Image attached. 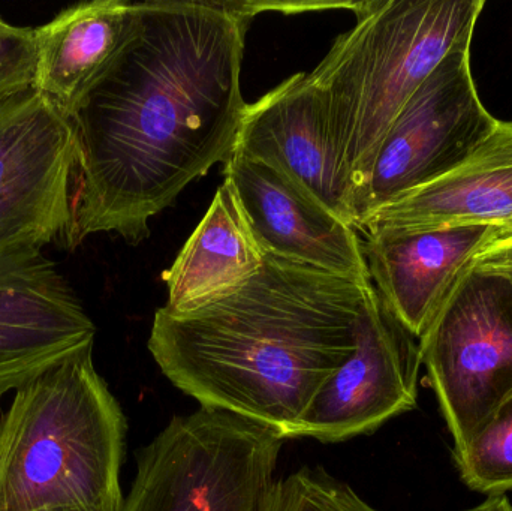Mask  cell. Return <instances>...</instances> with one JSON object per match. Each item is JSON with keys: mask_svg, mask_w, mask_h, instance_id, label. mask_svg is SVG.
Instances as JSON below:
<instances>
[{"mask_svg": "<svg viewBox=\"0 0 512 511\" xmlns=\"http://www.w3.org/2000/svg\"><path fill=\"white\" fill-rule=\"evenodd\" d=\"M248 24L233 0L132 2L122 45L68 111L77 171L65 251L101 233L140 245L153 216L233 155Z\"/></svg>", "mask_w": 512, "mask_h": 511, "instance_id": "obj_1", "label": "cell"}, {"mask_svg": "<svg viewBox=\"0 0 512 511\" xmlns=\"http://www.w3.org/2000/svg\"><path fill=\"white\" fill-rule=\"evenodd\" d=\"M372 285L265 254L237 293L188 314L159 308L147 347L162 374L201 407L291 440L316 393L354 353Z\"/></svg>", "mask_w": 512, "mask_h": 511, "instance_id": "obj_2", "label": "cell"}, {"mask_svg": "<svg viewBox=\"0 0 512 511\" xmlns=\"http://www.w3.org/2000/svg\"><path fill=\"white\" fill-rule=\"evenodd\" d=\"M484 0H370L309 72L354 203L406 102L445 56L472 44ZM355 228V227H354Z\"/></svg>", "mask_w": 512, "mask_h": 511, "instance_id": "obj_3", "label": "cell"}, {"mask_svg": "<svg viewBox=\"0 0 512 511\" xmlns=\"http://www.w3.org/2000/svg\"><path fill=\"white\" fill-rule=\"evenodd\" d=\"M126 417L93 348L15 390L0 419V511H120Z\"/></svg>", "mask_w": 512, "mask_h": 511, "instance_id": "obj_4", "label": "cell"}, {"mask_svg": "<svg viewBox=\"0 0 512 511\" xmlns=\"http://www.w3.org/2000/svg\"><path fill=\"white\" fill-rule=\"evenodd\" d=\"M285 440L215 408L176 416L138 452L120 511H265Z\"/></svg>", "mask_w": 512, "mask_h": 511, "instance_id": "obj_5", "label": "cell"}, {"mask_svg": "<svg viewBox=\"0 0 512 511\" xmlns=\"http://www.w3.org/2000/svg\"><path fill=\"white\" fill-rule=\"evenodd\" d=\"M454 449L512 396V279L469 267L418 339Z\"/></svg>", "mask_w": 512, "mask_h": 511, "instance_id": "obj_6", "label": "cell"}, {"mask_svg": "<svg viewBox=\"0 0 512 511\" xmlns=\"http://www.w3.org/2000/svg\"><path fill=\"white\" fill-rule=\"evenodd\" d=\"M472 75L471 44L451 51L418 87L376 153L354 203V227L385 204L459 167L495 131Z\"/></svg>", "mask_w": 512, "mask_h": 511, "instance_id": "obj_7", "label": "cell"}, {"mask_svg": "<svg viewBox=\"0 0 512 511\" xmlns=\"http://www.w3.org/2000/svg\"><path fill=\"white\" fill-rule=\"evenodd\" d=\"M77 141L68 114L32 86L0 98V245L66 249Z\"/></svg>", "mask_w": 512, "mask_h": 511, "instance_id": "obj_8", "label": "cell"}, {"mask_svg": "<svg viewBox=\"0 0 512 511\" xmlns=\"http://www.w3.org/2000/svg\"><path fill=\"white\" fill-rule=\"evenodd\" d=\"M418 339L370 288L357 321L355 351L322 386L292 438L339 443L367 435L417 407Z\"/></svg>", "mask_w": 512, "mask_h": 511, "instance_id": "obj_9", "label": "cell"}, {"mask_svg": "<svg viewBox=\"0 0 512 511\" xmlns=\"http://www.w3.org/2000/svg\"><path fill=\"white\" fill-rule=\"evenodd\" d=\"M42 249L0 245V398L95 345V323Z\"/></svg>", "mask_w": 512, "mask_h": 511, "instance_id": "obj_10", "label": "cell"}, {"mask_svg": "<svg viewBox=\"0 0 512 511\" xmlns=\"http://www.w3.org/2000/svg\"><path fill=\"white\" fill-rule=\"evenodd\" d=\"M224 177L264 254L370 279L360 233L279 168L233 152Z\"/></svg>", "mask_w": 512, "mask_h": 511, "instance_id": "obj_11", "label": "cell"}, {"mask_svg": "<svg viewBox=\"0 0 512 511\" xmlns=\"http://www.w3.org/2000/svg\"><path fill=\"white\" fill-rule=\"evenodd\" d=\"M234 152L279 168L354 227L351 192L309 74L298 72L248 104Z\"/></svg>", "mask_w": 512, "mask_h": 511, "instance_id": "obj_12", "label": "cell"}, {"mask_svg": "<svg viewBox=\"0 0 512 511\" xmlns=\"http://www.w3.org/2000/svg\"><path fill=\"white\" fill-rule=\"evenodd\" d=\"M508 236L498 228H430L363 237L367 272L397 320L420 339L474 258Z\"/></svg>", "mask_w": 512, "mask_h": 511, "instance_id": "obj_13", "label": "cell"}, {"mask_svg": "<svg viewBox=\"0 0 512 511\" xmlns=\"http://www.w3.org/2000/svg\"><path fill=\"white\" fill-rule=\"evenodd\" d=\"M474 225L512 234V120H499L471 156L441 179L373 212L358 233Z\"/></svg>", "mask_w": 512, "mask_h": 511, "instance_id": "obj_14", "label": "cell"}, {"mask_svg": "<svg viewBox=\"0 0 512 511\" xmlns=\"http://www.w3.org/2000/svg\"><path fill=\"white\" fill-rule=\"evenodd\" d=\"M264 257L236 191L225 179L203 221L164 273L168 300L162 308L188 314L225 299L254 278Z\"/></svg>", "mask_w": 512, "mask_h": 511, "instance_id": "obj_15", "label": "cell"}, {"mask_svg": "<svg viewBox=\"0 0 512 511\" xmlns=\"http://www.w3.org/2000/svg\"><path fill=\"white\" fill-rule=\"evenodd\" d=\"M131 6L126 0L77 3L33 29V87L68 114L122 45Z\"/></svg>", "mask_w": 512, "mask_h": 511, "instance_id": "obj_16", "label": "cell"}, {"mask_svg": "<svg viewBox=\"0 0 512 511\" xmlns=\"http://www.w3.org/2000/svg\"><path fill=\"white\" fill-rule=\"evenodd\" d=\"M454 461L472 491L490 497L512 491V396L468 443L454 449Z\"/></svg>", "mask_w": 512, "mask_h": 511, "instance_id": "obj_17", "label": "cell"}, {"mask_svg": "<svg viewBox=\"0 0 512 511\" xmlns=\"http://www.w3.org/2000/svg\"><path fill=\"white\" fill-rule=\"evenodd\" d=\"M265 511H379L324 470L301 468L276 480Z\"/></svg>", "mask_w": 512, "mask_h": 511, "instance_id": "obj_18", "label": "cell"}, {"mask_svg": "<svg viewBox=\"0 0 512 511\" xmlns=\"http://www.w3.org/2000/svg\"><path fill=\"white\" fill-rule=\"evenodd\" d=\"M35 77V35L30 27L0 32V98L26 89Z\"/></svg>", "mask_w": 512, "mask_h": 511, "instance_id": "obj_19", "label": "cell"}, {"mask_svg": "<svg viewBox=\"0 0 512 511\" xmlns=\"http://www.w3.org/2000/svg\"><path fill=\"white\" fill-rule=\"evenodd\" d=\"M471 266L481 269L512 270V234L499 237L495 242L489 243Z\"/></svg>", "mask_w": 512, "mask_h": 511, "instance_id": "obj_20", "label": "cell"}, {"mask_svg": "<svg viewBox=\"0 0 512 511\" xmlns=\"http://www.w3.org/2000/svg\"><path fill=\"white\" fill-rule=\"evenodd\" d=\"M465 511H512V504L505 495H492L480 506Z\"/></svg>", "mask_w": 512, "mask_h": 511, "instance_id": "obj_21", "label": "cell"}, {"mask_svg": "<svg viewBox=\"0 0 512 511\" xmlns=\"http://www.w3.org/2000/svg\"><path fill=\"white\" fill-rule=\"evenodd\" d=\"M9 26H11V24L6 23V21L3 20L2 17H0V32H2V30L8 29Z\"/></svg>", "mask_w": 512, "mask_h": 511, "instance_id": "obj_22", "label": "cell"}, {"mask_svg": "<svg viewBox=\"0 0 512 511\" xmlns=\"http://www.w3.org/2000/svg\"><path fill=\"white\" fill-rule=\"evenodd\" d=\"M501 272L507 273V275L511 276V279H512V270H501Z\"/></svg>", "mask_w": 512, "mask_h": 511, "instance_id": "obj_23", "label": "cell"}, {"mask_svg": "<svg viewBox=\"0 0 512 511\" xmlns=\"http://www.w3.org/2000/svg\"><path fill=\"white\" fill-rule=\"evenodd\" d=\"M41 511H74V510L54 509V510H41Z\"/></svg>", "mask_w": 512, "mask_h": 511, "instance_id": "obj_24", "label": "cell"}]
</instances>
